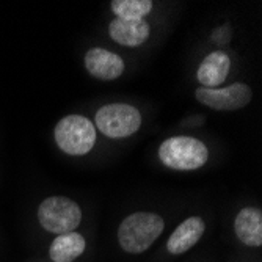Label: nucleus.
<instances>
[{
	"label": "nucleus",
	"mask_w": 262,
	"mask_h": 262,
	"mask_svg": "<svg viewBox=\"0 0 262 262\" xmlns=\"http://www.w3.org/2000/svg\"><path fill=\"white\" fill-rule=\"evenodd\" d=\"M85 68L99 80H115L124 73V61L104 47H93L85 55Z\"/></svg>",
	"instance_id": "0eeeda50"
},
{
	"label": "nucleus",
	"mask_w": 262,
	"mask_h": 262,
	"mask_svg": "<svg viewBox=\"0 0 262 262\" xmlns=\"http://www.w3.org/2000/svg\"><path fill=\"white\" fill-rule=\"evenodd\" d=\"M38 219L46 231L60 235L77 229L82 210L76 201L66 196H49L39 204Z\"/></svg>",
	"instance_id": "20e7f679"
},
{
	"label": "nucleus",
	"mask_w": 262,
	"mask_h": 262,
	"mask_svg": "<svg viewBox=\"0 0 262 262\" xmlns=\"http://www.w3.org/2000/svg\"><path fill=\"white\" fill-rule=\"evenodd\" d=\"M159 157L162 163L171 170L192 171L201 168L207 162L209 151L198 138L178 135L162 143L159 148Z\"/></svg>",
	"instance_id": "f03ea898"
},
{
	"label": "nucleus",
	"mask_w": 262,
	"mask_h": 262,
	"mask_svg": "<svg viewBox=\"0 0 262 262\" xmlns=\"http://www.w3.org/2000/svg\"><path fill=\"white\" fill-rule=\"evenodd\" d=\"M198 102L203 105L219 110V112H232L241 110L250 104L253 98V91L245 83H232L226 88H203L200 86L195 91Z\"/></svg>",
	"instance_id": "423d86ee"
},
{
	"label": "nucleus",
	"mask_w": 262,
	"mask_h": 262,
	"mask_svg": "<svg viewBox=\"0 0 262 262\" xmlns=\"http://www.w3.org/2000/svg\"><path fill=\"white\" fill-rule=\"evenodd\" d=\"M110 38L127 47H137L143 44L149 36V24L145 19L126 20V19H113L108 27Z\"/></svg>",
	"instance_id": "6e6552de"
},
{
	"label": "nucleus",
	"mask_w": 262,
	"mask_h": 262,
	"mask_svg": "<svg viewBox=\"0 0 262 262\" xmlns=\"http://www.w3.org/2000/svg\"><path fill=\"white\" fill-rule=\"evenodd\" d=\"M204 229L206 225L203 219L190 217L173 231L168 242H166V248H168L171 254H182L198 244V241L204 234Z\"/></svg>",
	"instance_id": "1a4fd4ad"
},
{
	"label": "nucleus",
	"mask_w": 262,
	"mask_h": 262,
	"mask_svg": "<svg viewBox=\"0 0 262 262\" xmlns=\"http://www.w3.org/2000/svg\"><path fill=\"white\" fill-rule=\"evenodd\" d=\"M165 222L152 212H135L124 219L118 228V241L121 248L130 254L146 251L163 232Z\"/></svg>",
	"instance_id": "f257e3e1"
},
{
	"label": "nucleus",
	"mask_w": 262,
	"mask_h": 262,
	"mask_svg": "<svg viewBox=\"0 0 262 262\" xmlns=\"http://www.w3.org/2000/svg\"><path fill=\"white\" fill-rule=\"evenodd\" d=\"M112 10L118 19L138 20L152 10V2L151 0H113Z\"/></svg>",
	"instance_id": "ddd939ff"
},
{
	"label": "nucleus",
	"mask_w": 262,
	"mask_h": 262,
	"mask_svg": "<svg viewBox=\"0 0 262 262\" xmlns=\"http://www.w3.org/2000/svg\"><path fill=\"white\" fill-rule=\"evenodd\" d=\"M141 126L140 112L129 104H108L98 110L96 127L110 138H124Z\"/></svg>",
	"instance_id": "39448f33"
},
{
	"label": "nucleus",
	"mask_w": 262,
	"mask_h": 262,
	"mask_svg": "<svg viewBox=\"0 0 262 262\" xmlns=\"http://www.w3.org/2000/svg\"><path fill=\"white\" fill-rule=\"evenodd\" d=\"M234 231L239 241L248 247L262 245V210L257 207H244L237 213Z\"/></svg>",
	"instance_id": "9d476101"
},
{
	"label": "nucleus",
	"mask_w": 262,
	"mask_h": 262,
	"mask_svg": "<svg viewBox=\"0 0 262 262\" xmlns=\"http://www.w3.org/2000/svg\"><path fill=\"white\" fill-rule=\"evenodd\" d=\"M85 247H86V242L82 234L76 231L60 234L51 245V250H49L51 259L54 262H73L79 256H82V253L85 251Z\"/></svg>",
	"instance_id": "f8f14e48"
},
{
	"label": "nucleus",
	"mask_w": 262,
	"mask_h": 262,
	"mask_svg": "<svg viewBox=\"0 0 262 262\" xmlns=\"http://www.w3.org/2000/svg\"><path fill=\"white\" fill-rule=\"evenodd\" d=\"M231 60L225 52H212L209 54L198 68V82L203 88H219L228 77Z\"/></svg>",
	"instance_id": "9b49d317"
},
{
	"label": "nucleus",
	"mask_w": 262,
	"mask_h": 262,
	"mask_svg": "<svg viewBox=\"0 0 262 262\" xmlns=\"http://www.w3.org/2000/svg\"><path fill=\"white\" fill-rule=\"evenodd\" d=\"M55 141L58 148L69 156H83L96 143V129L82 115L64 116L55 126Z\"/></svg>",
	"instance_id": "7ed1b4c3"
}]
</instances>
